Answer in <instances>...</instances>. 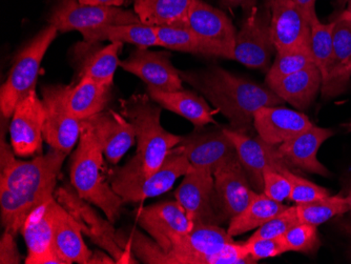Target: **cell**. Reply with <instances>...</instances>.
<instances>
[{
  "label": "cell",
  "mask_w": 351,
  "mask_h": 264,
  "mask_svg": "<svg viewBox=\"0 0 351 264\" xmlns=\"http://www.w3.org/2000/svg\"><path fill=\"white\" fill-rule=\"evenodd\" d=\"M300 224L298 217L297 206H289L283 212L274 217L269 221L258 228L257 232L252 236V239L258 238L281 237L289 228Z\"/></svg>",
  "instance_id": "cell-42"
},
{
  "label": "cell",
  "mask_w": 351,
  "mask_h": 264,
  "mask_svg": "<svg viewBox=\"0 0 351 264\" xmlns=\"http://www.w3.org/2000/svg\"><path fill=\"white\" fill-rule=\"evenodd\" d=\"M36 208L35 204H31L21 195L16 194L5 185H0L1 224L5 230L14 236L21 232L27 217Z\"/></svg>",
  "instance_id": "cell-34"
},
{
  "label": "cell",
  "mask_w": 351,
  "mask_h": 264,
  "mask_svg": "<svg viewBox=\"0 0 351 264\" xmlns=\"http://www.w3.org/2000/svg\"><path fill=\"white\" fill-rule=\"evenodd\" d=\"M178 147L191 167L205 169L213 175L218 167L237 155L236 147L223 128L208 131L196 128L194 133L182 137Z\"/></svg>",
  "instance_id": "cell-16"
},
{
  "label": "cell",
  "mask_w": 351,
  "mask_h": 264,
  "mask_svg": "<svg viewBox=\"0 0 351 264\" xmlns=\"http://www.w3.org/2000/svg\"><path fill=\"white\" fill-rule=\"evenodd\" d=\"M191 167L177 145L169 152L162 165L149 176L143 174L141 163L134 156L123 167L110 169L108 177L110 187L124 204L143 202L171 190L177 179L184 177Z\"/></svg>",
  "instance_id": "cell-4"
},
{
  "label": "cell",
  "mask_w": 351,
  "mask_h": 264,
  "mask_svg": "<svg viewBox=\"0 0 351 264\" xmlns=\"http://www.w3.org/2000/svg\"><path fill=\"white\" fill-rule=\"evenodd\" d=\"M66 86H45L41 93L45 106L43 139L51 149L69 155L82 135V120L77 119L69 112Z\"/></svg>",
  "instance_id": "cell-11"
},
{
  "label": "cell",
  "mask_w": 351,
  "mask_h": 264,
  "mask_svg": "<svg viewBox=\"0 0 351 264\" xmlns=\"http://www.w3.org/2000/svg\"><path fill=\"white\" fill-rule=\"evenodd\" d=\"M222 7L228 9H236L242 8L246 14L252 12L254 8H257V0H220Z\"/></svg>",
  "instance_id": "cell-48"
},
{
  "label": "cell",
  "mask_w": 351,
  "mask_h": 264,
  "mask_svg": "<svg viewBox=\"0 0 351 264\" xmlns=\"http://www.w3.org/2000/svg\"><path fill=\"white\" fill-rule=\"evenodd\" d=\"M58 32L54 25H47L16 55L9 76L0 91V108L3 117L10 119L16 106L35 90L43 57L56 39Z\"/></svg>",
  "instance_id": "cell-6"
},
{
  "label": "cell",
  "mask_w": 351,
  "mask_h": 264,
  "mask_svg": "<svg viewBox=\"0 0 351 264\" xmlns=\"http://www.w3.org/2000/svg\"><path fill=\"white\" fill-rule=\"evenodd\" d=\"M263 193L268 198L283 204L291 196V181L283 173L268 167L263 173Z\"/></svg>",
  "instance_id": "cell-44"
},
{
  "label": "cell",
  "mask_w": 351,
  "mask_h": 264,
  "mask_svg": "<svg viewBox=\"0 0 351 264\" xmlns=\"http://www.w3.org/2000/svg\"><path fill=\"white\" fill-rule=\"evenodd\" d=\"M287 208L289 206L281 202L268 198L264 193H257L247 206L230 220L228 234L232 237H237L254 228H259Z\"/></svg>",
  "instance_id": "cell-32"
},
{
  "label": "cell",
  "mask_w": 351,
  "mask_h": 264,
  "mask_svg": "<svg viewBox=\"0 0 351 264\" xmlns=\"http://www.w3.org/2000/svg\"><path fill=\"white\" fill-rule=\"evenodd\" d=\"M291 1L299 5L307 14V16L311 21V25L315 23V21H319L317 12H315V3H317V0H291Z\"/></svg>",
  "instance_id": "cell-49"
},
{
  "label": "cell",
  "mask_w": 351,
  "mask_h": 264,
  "mask_svg": "<svg viewBox=\"0 0 351 264\" xmlns=\"http://www.w3.org/2000/svg\"><path fill=\"white\" fill-rule=\"evenodd\" d=\"M342 14L346 19H348L349 21H351V0H348V5H347L346 10L342 12Z\"/></svg>",
  "instance_id": "cell-52"
},
{
  "label": "cell",
  "mask_w": 351,
  "mask_h": 264,
  "mask_svg": "<svg viewBox=\"0 0 351 264\" xmlns=\"http://www.w3.org/2000/svg\"><path fill=\"white\" fill-rule=\"evenodd\" d=\"M282 238H283L287 253L289 252L313 253L320 246L317 226L313 224L300 222L289 228Z\"/></svg>",
  "instance_id": "cell-40"
},
{
  "label": "cell",
  "mask_w": 351,
  "mask_h": 264,
  "mask_svg": "<svg viewBox=\"0 0 351 264\" xmlns=\"http://www.w3.org/2000/svg\"><path fill=\"white\" fill-rule=\"evenodd\" d=\"M82 36L88 43H131L138 48H151L159 45L155 27L145 23L129 25H106L93 29H82Z\"/></svg>",
  "instance_id": "cell-30"
},
{
  "label": "cell",
  "mask_w": 351,
  "mask_h": 264,
  "mask_svg": "<svg viewBox=\"0 0 351 264\" xmlns=\"http://www.w3.org/2000/svg\"><path fill=\"white\" fill-rule=\"evenodd\" d=\"M248 255L252 258L254 263L260 260L267 258L278 257L282 254L287 253L283 238H258V239H250L244 242Z\"/></svg>",
  "instance_id": "cell-43"
},
{
  "label": "cell",
  "mask_w": 351,
  "mask_h": 264,
  "mask_svg": "<svg viewBox=\"0 0 351 264\" xmlns=\"http://www.w3.org/2000/svg\"><path fill=\"white\" fill-rule=\"evenodd\" d=\"M210 264H254L244 242H232L213 256Z\"/></svg>",
  "instance_id": "cell-45"
},
{
  "label": "cell",
  "mask_w": 351,
  "mask_h": 264,
  "mask_svg": "<svg viewBox=\"0 0 351 264\" xmlns=\"http://www.w3.org/2000/svg\"><path fill=\"white\" fill-rule=\"evenodd\" d=\"M215 206L221 224L247 206L257 192L252 188L238 154L215 171Z\"/></svg>",
  "instance_id": "cell-12"
},
{
  "label": "cell",
  "mask_w": 351,
  "mask_h": 264,
  "mask_svg": "<svg viewBox=\"0 0 351 264\" xmlns=\"http://www.w3.org/2000/svg\"><path fill=\"white\" fill-rule=\"evenodd\" d=\"M347 199H348L349 206H350V211H351V194L349 195V196H347Z\"/></svg>",
  "instance_id": "cell-53"
},
{
  "label": "cell",
  "mask_w": 351,
  "mask_h": 264,
  "mask_svg": "<svg viewBox=\"0 0 351 264\" xmlns=\"http://www.w3.org/2000/svg\"><path fill=\"white\" fill-rule=\"evenodd\" d=\"M104 155L94 132L82 120L79 145L71 158V184L79 196L99 208L114 224L119 219L124 202L110 187Z\"/></svg>",
  "instance_id": "cell-2"
},
{
  "label": "cell",
  "mask_w": 351,
  "mask_h": 264,
  "mask_svg": "<svg viewBox=\"0 0 351 264\" xmlns=\"http://www.w3.org/2000/svg\"><path fill=\"white\" fill-rule=\"evenodd\" d=\"M265 5L270 12V27L277 52L311 45V21L299 5L291 0H266Z\"/></svg>",
  "instance_id": "cell-18"
},
{
  "label": "cell",
  "mask_w": 351,
  "mask_h": 264,
  "mask_svg": "<svg viewBox=\"0 0 351 264\" xmlns=\"http://www.w3.org/2000/svg\"><path fill=\"white\" fill-rule=\"evenodd\" d=\"M15 237L16 236L8 230L3 232V237L0 240V263H21V257L19 255V248L16 245Z\"/></svg>",
  "instance_id": "cell-47"
},
{
  "label": "cell",
  "mask_w": 351,
  "mask_h": 264,
  "mask_svg": "<svg viewBox=\"0 0 351 264\" xmlns=\"http://www.w3.org/2000/svg\"><path fill=\"white\" fill-rule=\"evenodd\" d=\"M53 219L55 248L61 259L66 264L73 262L88 264L93 252L88 250L82 238V226L55 198L53 201Z\"/></svg>",
  "instance_id": "cell-26"
},
{
  "label": "cell",
  "mask_w": 351,
  "mask_h": 264,
  "mask_svg": "<svg viewBox=\"0 0 351 264\" xmlns=\"http://www.w3.org/2000/svg\"><path fill=\"white\" fill-rule=\"evenodd\" d=\"M117 241L123 250L131 251L145 263L171 264L169 254L155 240L149 239L137 230H132L125 238L117 232Z\"/></svg>",
  "instance_id": "cell-38"
},
{
  "label": "cell",
  "mask_w": 351,
  "mask_h": 264,
  "mask_svg": "<svg viewBox=\"0 0 351 264\" xmlns=\"http://www.w3.org/2000/svg\"><path fill=\"white\" fill-rule=\"evenodd\" d=\"M241 29L237 33L234 58L250 69L268 71L276 51L270 27V12L266 5L246 14Z\"/></svg>",
  "instance_id": "cell-9"
},
{
  "label": "cell",
  "mask_w": 351,
  "mask_h": 264,
  "mask_svg": "<svg viewBox=\"0 0 351 264\" xmlns=\"http://www.w3.org/2000/svg\"><path fill=\"white\" fill-rule=\"evenodd\" d=\"M45 106L36 90L16 106L10 134L14 153L19 157L35 156L43 151Z\"/></svg>",
  "instance_id": "cell-15"
},
{
  "label": "cell",
  "mask_w": 351,
  "mask_h": 264,
  "mask_svg": "<svg viewBox=\"0 0 351 264\" xmlns=\"http://www.w3.org/2000/svg\"><path fill=\"white\" fill-rule=\"evenodd\" d=\"M171 56L167 51L137 48L125 60L120 61L119 67L139 77L147 86L169 92L182 90L180 71L171 64Z\"/></svg>",
  "instance_id": "cell-21"
},
{
  "label": "cell",
  "mask_w": 351,
  "mask_h": 264,
  "mask_svg": "<svg viewBox=\"0 0 351 264\" xmlns=\"http://www.w3.org/2000/svg\"><path fill=\"white\" fill-rule=\"evenodd\" d=\"M175 196L194 224H221L215 206L213 173L191 167L176 191Z\"/></svg>",
  "instance_id": "cell-17"
},
{
  "label": "cell",
  "mask_w": 351,
  "mask_h": 264,
  "mask_svg": "<svg viewBox=\"0 0 351 264\" xmlns=\"http://www.w3.org/2000/svg\"><path fill=\"white\" fill-rule=\"evenodd\" d=\"M185 25L206 45L212 57L232 60L238 32L224 12L202 0H193Z\"/></svg>",
  "instance_id": "cell-10"
},
{
  "label": "cell",
  "mask_w": 351,
  "mask_h": 264,
  "mask_svg": "<svg viewBox=\"0 0 351 264\" xmlns=\"http://www.w3.org/2000/svg\"><path fill=\"white\" fill-rule=\"evenodd\" d=\"M300 222L321 226L339 215L350 211L348 199L342 196H329L322 200L313 201L311 204H297Z\"/></svg>",
  "instance_id": "cell-35"
},
{
  "label": "cell",
  "mask_w": 351,
  "mask_h": 264,
  "mask_svg": "<svg viewBox=\"0 0 351 264\" xmlns=\"http://www.w3.org/2000/svg\"><path fill=\"white\" fill-rule=\"evenodd\" d=\"M180 75L183 82L194 86L217 112L228 118L230 129L234 131H250L259 108L285 104L267 84H257L220 67L185 71Z\"/></svg>",
  "instance_id": "cell-1"
},
{
  "label": "cell",
  "mask_w": 351,
  "mask_h": 264,
  "mask_svg": "<svg viewBox=\"0 0 351 264\" xmlns=\"http://www.w3.org/2000/svg\"><path fill=\"white\" fill-rule=\"evenodd\" d=\"M193 0H134V12L152 27L183 25Z\"/></svg>",
  "instance_id": "cell-31"
},
{
  "label": "cell",
  "mask_w": 351,
  "mask_h": 264,
  "mask_svg": "<svg viewBox=\"0 0 351 264\" xmlns=\"http://www.w3.org/2000/svg\"><path fill=\"white\" fill-rule=\"evenodd\" d=\"M305 114L282 106H264L254 116V128L262 141L279 147L313 127Z\"/></svg>",
  "instance_id": "cell-24"
},
{
  "label": "cell",
  "mask_w": 351,
  "mask_h": 264,
  "mask_svg": "<svg viewBox=\"0 0 351 264\" xmlns=\"http://www.w3.org/2000/svg\"><path fill=\"white\" fill-rule=\"evenodd\" d=\"M55 199L82 226V232L96 245L108 252L116 263H137L131 251H125L117 241V232L110 220H104L90 202L79 196L72 184L55 191Z\"/></svg>",
  "instance_id": "cell-7"
},
{
  "label": "cell",
  "mask_w": 351,
  "mask_h": 264,
  "mask_svg": "<svg viewBox=\"0 0 351 264\" xmlns=\"http://www.w3.org/2000/svg\"><path fill=\"white\" fill-rule=\"evenodd\" d=\"M333 21L335 25L332 29V62L329 69L328 77L323 84L351 61V21L342 13Z\"/></svg>",
  "instance_id": "cell-39"
},
{
  "label": "cell",
  "mask_w": 351,
  "mask_h": 264,
  "mask_svg": "<svg viewBox=\"0 0 351 264\" xmlns=\"http://www.w3.org/2000/svg\"><path fill=\"white\" fill-rule=\"evenodd\" d=\"M79 3L88 5H104V7H119L125 0H79Z\"/></svg>",
  "instance_id": "cell-50"
},
{
  "label": "cell",
  "mask_w": 351,
  "mask_h": 264,
  "mask_svg": "<svg viewBox=\"0 0 351 264\" xmlns=\"http://www.w3.org/2000/svg\"><path fill=\"white\" fill-rule=\"evenodd\" d=\"M234 241L228 230L218 224H195L169 252L171 264H210L213 256Z\"/></svg>",
  "instance_id": "cell-19"
},
{
  "label": "cell",
  "mask_w": 351,
  "mask_h": 264,
  "mask_svg": "<svg viewBox=\"0 0 351 264\" xmlns=\"http://www.w3.org/2000/svg\"><path fill=\"white\" fill-rule=\"evenodd\" d=\"M55 197L37 206L21 228L27 248V264H66L55 248L53 201Z\"/></svg>",
  "instance_id": "cell-20"
},
{
  "label": "cell",
  "mask_w": 351,
  "mask_h": 264,
  "mask_svg": "<svg viewBox=\"0 0 351 264\" xmlns=\"http://www.w3.org/2000/svg\"><path fill=\"white\" fill-rule=\"evenodd\" d=\"M84 121L94 132L106 160L112 165H117L136 145L135 130L131 122L113 110H104Z\"/></svg>",
  "instance_id": "cell-23"
},
{
  "label": "cell",
  "mask_w": 351,
  "mask_h": 264,
  "mask_svg": "<svg viewBox=\"0 0 351 264\" xmlns=\"http://www.w3.org/2000/svg\"><path fill=\"white\" fill-rule=\"evenodd\" d=\"M335 21L322 23L317 21L311 25V49L313 60L322 75L323 82L329 74L333 57L332 29Z\"/></svg>",
  "instance_id": "cell-37"
},
{
  "label": "cell",
  "mask_w": 351,
  "mask_h": 264,
  "mask_svg": "<svg viewBox=\"0 0 351 264\" xmlns=\"http://www.w3.org/2000/svg\"><path fill=\"white\" fill-rule=\"evenodd\" d=\"M315 64L311 45H302L291 50L276 52V59L266 75L265 84L281 80Z\"/></svg>",
  "instance_id": "cell-36"
},
{
  "label": "cell",
  "mask_w": 351,
  "mask_h": 264,
  "mask_svg": "<svg viewBox=\"0 0 351 264\" xmlns=\"http://www.w3.org/2000/svg\"><path fill=\"white\" fill-rule=\"evenodd\" d=\"M282 173L291 181V193L289 200L295 202V206L311 204L313 201L322 200L330 196V193L326 189L298 176L291 171H284Z\"/></svg>",
  "instance_id": "cell-41"
},
{
  "label": "cell",
  "mask_w": 351,
  "mask_h": 264,
  "mask_svg": "<svg viewBox=\"0 0 351 264\" xmlns=\"http://www.w3.org/2000/svg\"><path fill=\"white\" fill-rule=\"evenodd\" d=\"M137 224L169 254L181 237L194 228L178 201H165L137 211Z\"/></svg>",
  "instance_id": "cell-13"
},
{
  "label": "cell",
  "mask_w": 351,
  "mask_h": 264,
  "mask_svg": "<svg viewBox=\"0 0 351 264\" xmlns=\"http://www.w3.org/2000/svg\"><path fill=\"white\" fill-rule=\"evenodd\" d=\"M155 31L159 40V47H163L169 50L178 51V52L212 57L206 45L185 23L155 27Z\"/></svg>",
  "instance_id": "cell-33"
},
{
  "label": "cell",
  "mask_w": 351,
  "mask_h": 264,
  "mask_svg": "<svg viewBox=\"0 0 351 264\" xmlns=\"http://www.w3.org/2000/svg\"><path fill=\"white\" fill-rule=\"evenodd\" d=\"M147 94L159 106L182 116L196 128L216 124V120L213 117L216 112L207 104L204 97L197 95L196 93L184 88L169 92L147 86Z\"/></svg>",
  "instance_id": "cell-27"
},
{
  "label": "cell",
  "mask_w": 351,
  "mask_h": 264,
  "mask_svg": "<svg viewBox=\"0 0 351 264\" xmlns=\"http://www.w3.org/2000/svg\"><path fill=\"white\" fill-rule=\"evenodd\" d=\"M121 114L131 122L136 133L137 154L142 171L149 176L165 163L173 147L179 145L182 137L173 135L161 125V108L149 95L136 94L120 100Z\"/></svg>",
  "instance_id": "cell-3"
},
{
  "label": "cell",
  "mask_w": 351,
  "mask_h": 264,
  "mask_svg": "<svg viewBox=\"0 0 351 264\" xmlns=\"http://www.w3.org/2000/svg\"><path fill=\"white\" fill-rule=\"evenodd\" d=\"M110 88L90 77L82 76L74 86H66L69 112L77 119L84 120L104 111L110 100Z\"/></svg>",
  "instance_id": "cell-29"
},
{
  "label": "cell",
  "mask_w": 351,
  "mask_h": 264,
  "mask_svg": "<svg viewBox=\"0 0 351 264\" xmlns=\"http://www.w3.org/2000/svg\"><path fill=\"white\" fill-rule=\"evenodd\" d=\"M121 43H110L101 45L100 43L82 41L75 45L72 53L73 67L76 69L79 78L88 76L99 84L113 86L114 75L120 64L119 53Z\"/></svg>",
  "instance_id": "cell-22"
},
{
  "label": "cell",
  "mask_w": 351,
  "mask_h": 264,
  "mask_svg": "<svg viewBox=\"0 0 351 264\" xmlns=\"http://www.w3.org/2000/svg\"><path fill=\"white\" fill-rule=\"evenodd\" d=\"M223 131L234 143L240 163L256 192H263V173L268 167L279 172L291 171V165L284 160L276 145H268L260 137H250L246 133L230 128H223Z\"/></svg>",
  "instance_id": "cell-14"
},
{
  "label": "cell",
  "mask_w": 351,
  "mask_h": 264,
  "mask_svg": "<svg viewBox=\"0 0 351 264\" xmlns=\"http://www.w3.org/2000/svg\"><path fill=\"white\" fill-rule=\"evenodd\" d=\"M350 82L351 61L322 84L321 91H322L323 97H336L341 95L349 88Z\"/></svg>",
  "instance_id": "cell-46"
},
{
  "label": "cell",
  "mask_w": 351,
  "mask_h": 264,
  "mask_svg": "<svg viewBox=\"0 0 351 264\" xmlns=\"http://www.w3.org/2000/svg\"><path fill=\"white\" fill-rule=\"evenodd\" d=\"M88 263L113 264L116 263V261L115 259L110 255V254H108V255H106V254L102 253V252L95 251L93 252L92 257H90V262H88Z\"/></svg>",
  "instance_id": "cell-51"
},
{
  "label": "cell",
  "mask_w": 351,
  "mask_h": 264,
  "mask_svg": "<svg viewBox=\"0 0 351 264\" xmlns=\"http://www.w3.org/2000/svg\"><path fill=\"white\" fill-rule=\"evenodd\" d=\"M280 98L299 111H305L322 88V75L315 64L281 80L266 84Z\"/></svg>",
  "instance_id": "cell-28"
},
{
  "label": "cell",
  "mask_w": 351,
  "mask_h": 264,
  "mask_svg": "<svg viewBox=\"0 0 351 264\" xmlns=\"http://www.w3.org/2000/svg\"><path fill=\"white\" fill-rule=\"evenodd\" d=\"M335 135L331 129L313 125L311 129L299 134L291 141H286L278 147L284 160L291 169H300L311 174L328 176L326 167L317 160V152L321 145Z\"/></svg>",
  "instance_id": "cell-25"
},
{
  "label": "cell",
  "mask_w": 351,
  "mask_h": 264,
  "mask_svg": "<svg viewBox=\"0 0 351 264\" xmlns=\"http://www.w3.org/2000/svg\"><path fill=\"white\" fill-rule=\"evenodd\" d=\"M68 154L51 149L32 161L13 159L1 169L0 185H5L38 206L54 196L57 179Z\"/></svg>",
  "instance_id": "cell-5"
},
{
  "label": "cell",
  "mask_w": 351,
  "mask_h": 264,
  "mask_svg": "<svg viewBox=\"0 0 351 264\" xmlns=\"http://www.w3.org/2000/svg\"><path fill=\"white\" fill-rule=\"evenodd\" d=\"M47 21L61 33L74 29L82 32L106 25L141 23L135 12L118 7L82 5L79 0H54Z\"/></svg>",
  "instance_id": "cell-8"
}]
</instances>
